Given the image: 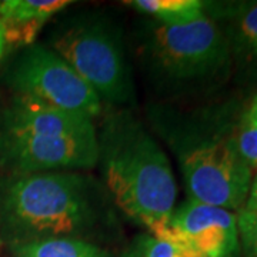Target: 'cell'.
I'll list each match as a JSON object with an SVG mask.
<instances>
[{
    "label": "cell",
    "mask_w": 257,
    "mask_h": 257,
    "mask_svg": "<svg viewBox=\"0 0 257 257\" xmlns=\"http://www.w3.org/2000/svg\"><path fill=\"white\" fill-rule=\"evenodd\" d=\"M239 100L183 110L150 103L147 127L175 156L187 200L237 213L247 197L253 172L240 156L234 138Z\"/></svg>",
    "instance_id": "obj_1"
},
{
    "label": "cell",
    "mask_w": 257,
    "mask_h": 257,
    "mask_svg": "<svg viewBox=\"0 0 257 257\" xmlns=\"http://www.w3.org/2000/svg\"><path fill=\"white\" fill-rule=\"evenodd\" d=\"M119 224L106 186L87 172L6 176L0 184V231L10 246L57 237L96 243Z\"/></svg>",
    "instance_id": "obj_2"
},
{
    "label": "cell",
    "mask_w": 257,
    "mask_h": 257,
    "mask_svg": "<svg viewBox=\"0 0 257 257\" xmlns=\"http://www.w3.org/2000/svg\"><path fill=\"white\" fill-rule=\"evenodd\" d=\"M97 132V166L111 200L149 234L163 237L176 209L172 162L155 135L128 109L104 110Z\"/></svg>",
    "instance_id": "obj_3"
},
{
    "label": "cell",
    "mask_w": 257,
    "mask_h": 257,
    "mask_svg": "<svg viewBox=\"0 0 257 257\" xmlns=\"http://www.w3.org/2000/svg\"><path fill=\"white\" fill-rule=\"evenodd\" d=\"M138 18L128 52L156 103L176 106L216 92L231 79L226 37L206 13L177 26Z\"/></svg>",
    "instance_id": "obj_4"
},
{
    "label": "cell",
    "mask_w": 257,
    "mask_h": 257,
    "mask_svg": "<svg viewBox=\"0 0 257 257\" xmlns=\"http://www.w3.org/2000/svg\"><path fill=\"white\" fill-rule=\"evenodd\" d=\"M46 46L64 59L100 99L104 110H133L138 92L124 30L104 12L63 15L47 33Z\"/></svg>",
    "instance_id": "obj_5"
},
{
    "label": "cell",
    "mask_w": 257,
    "mask_h": 257,
    "mask_svg": "<svg viewBox=\"0 0 257 257\" xmlns=\"http://www.w3.org/2000/svg\"><path fill=\"white\" fill-rule=\"evenodd\" d=\"M6 83L13 94L82 113L94 121L104 111L92 87L45 43L19 50L6 70Z\"/></svg>",
    "instance_id": "obj_6"
},
{
    "label": "cell",
    "mask_w": 257,
    "mask_h": 257,
    "mask_svg": "<svg viewBox=\"0 0 257 257\" xmlns=\"http://www.w3.org/2000/svg\"><path fill=\"white\" fill-rule=\"evenodd\" d=\"M97 133L84 138L0 133V169L6 176L89 172L97 167Z\"/></svg>",
    "instance_id": "obj_7"
},
{
    "label": "cell",
    "mask_w": 257,
    "mask_h": 257,
    "mask_svg": "<svg viewBox=\"0 0 257 257\" xmlns=\"http://www.w3.org/2000/svg\"><path fill=\"white\" fill-rule=\"evenodd\" d=\"M204 13L226 37L233 82L248 94L257 92V0L204 2Z\"/></svg>",
    "instance_id": "obj_8"
},
{
    "label": "cell",
    "mask_w": 257,
    "mask_h": 257,
    "mask_svg": "<svg viewBox=\"0 0 257 257\" xmlns=\"http://www.w3.org/2000/svg\"><path fill=\"white\" fill-rule=\"evenodd\" d=\"M170 227L200 257H236L240 251L237 213L186 200L176 206Z\"/></svg>",
    "instance_id": "obj_9"
},
{
    "label": "cell",
    "mask_w": 257,
    "mask_h": 257,
    "mask_svg": "<svg viewBox=\"0 0 257 257\" xmlns=\"http://www.w3.org/2000/svg\"><path fill=\"white\" fill-rule=\"evenodd\" d=\"M0 133L15 136H94L96 121L28 96L13 94L0 111Z\"/></svg>",
    "instance_id": "obj_10"
},
{
    "label": "cell",
    "mask_w": 257,
    "mask_h": 257,
    "mask_svg": "<svg viewBox=\"0 0 257 257\" xmlns=\"http://www.w3.org/2000/svg\"><path fill=\"white\" fill-rule=\"evenodd\" d=\"M70 5V0L0 2V29L3 33L6 53L35 45L43 28Z\"/></svg>",
    "instance_id": "obj_11"
},
{
    "label": "cell",
    "mask_w": 257,
    "mask_h": 257,
    "mask_svg": "<svg viewBox=\"0 0 257 257\" xmlns=\"http://www.w3.org/2000/svg\"><path fill=\"white\" fill-rule=\"evenodd\" d=\"M15 257H113L109 248L87 240L57 237L10 246Z\"/></svg>",
    "instance_id": "obj_12"
},
{
    "label": "cell",
    "mask_w": 257,
    "mask_h": 257,
    "mask_svg": "<svg viewBox=\"0 0 257 257\" xmlns=\"http://www.w3.org/2000/svg\"><path fill=\"white\" fill-rule=\"evenodd\" d=\"M126 5L139 16L167 26L186 25L204 15L203 0H132Z\"/></svg>",
    "instance_id": "obj_13"
},
{
    "label": "cell",
    "mask_w": 257,
    "mask_h": 257,
    "mask_svg": "<svg viewBox=\"0 0 257 257\" xmlns=\"http://www.w3.org/2000/svg\"><path fill=\"white\" fill-rule=\"evenodd\" d=\"M121 257H200L173 229L163 240L149 233L135 236L124 247Z\"/></svg>",
    "instance_id": "obj_14"
},
{
    "label": "cell",
    "mask_w": 257,
    "mask_h": 257,
    "mask_svg": "<svg viewBox=\"0 0 257 257\" xmlns=\"http://www.w3.org/2000/svg\"><path fill=\"white\" fill-rule=\"evenodd\" d=\"M234 138L240 156L253 173L257 172V92L240 103Z\"/></svg>",
    "instance_id": "obj_15"
},
{
    "label": "cell",
    "mask_w": 257,
    "mask_h": 257,
    "mask_svg": "<svg viewBox=\"0 0 257 257\" xmlns=\"http://www.w3.org/2000/svg\"><path fill=\"white\" fill-rule=\"evenodd\" d=\"M240 250L244 257H257V214L248 211H237Z\"/></svg>",
    "instance_id": "obj_16"
},
{
    "label": "cell",
    "mask_w": 257,
    "mask_h": 257,
    "mask_svg": "<svg viewBox=\"0 0 257 257\" xmlns=\"http://www.w3.org/2000/svg\"><path fill=\"white\" fill-rule=\"evenodd\" d=\"M241 210L257 214V172L253 173L250 187H248L247 197H246V202H244V206Z\"/></svg>",
    "instance_id": "obj_17"
},
{
    "label": "cell",
    "mask_w": 257,
    "mask_h": 257,
    "mask_svg": "<svg viewBox=\"0 0 257 257\" xmlns=\"http://www.w3.org/2000/svg\"><path fill=\"white\" fill-rule=\"evenodd\" d=\"M6 55V46H5V40H3V33L0 29V60L3 59V56Z\"/></svg>",
    "instance_id": "obj_18"
}]
</instances>
